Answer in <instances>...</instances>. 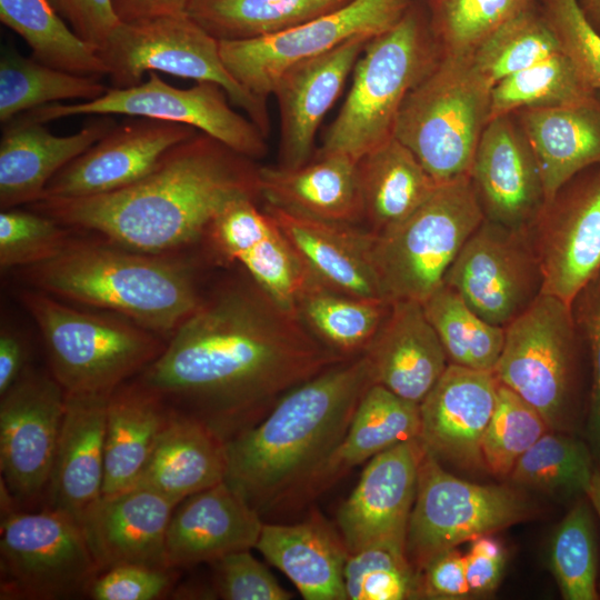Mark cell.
Instances as JSON below:
<instances>
[{"label":"cell","mask_w":600,"mask_h":600,"mask_svg":"<svg viewBox=\"0 0 600 600\" xmlns=\"http://www.w3.org/2000/svg\"><path fill=\"white\" fill-rule=\"evenodd\" d=\"M346 359L246 273L203 292L132 380L227 442L289 390Z\"/></svg>","instance_id":"cell-1"},{"label":"cell","mask_w":600,"mask_h":600,"mask_svg":"<svg viewBox=\"0 0 600 600\" xmlns=\"http://www.w3.org/2000/svg\"><path fill=\"white\" fill-rule=\"evenodd\" d=\"M239 198L260 199L259 167L198 131L130 186L90 197L41 199L27 208L130 250L178 257L204 240L216 217Z\"/></svg>","instance_id":"cell-2"},{"label":"cell","mask_w":600,"mask_h":600,"mask_svg":"<svg viewBox=\"0 0 600 600\" xmlns=\"http://www.w3.org/2000/svg\"><path fill=\"white\" fill-rule=\"evenodd\" d=\"M373 383L359 354L292 388L226 442L224 482L259 513L284 508L341 442Z\"/></svg>","instance_id":"cell-3"},{"label":"cell","mask_w":600,"mask_h":600,"mask_svg":"<svg viewBox=\"0 0 600 600\" xmlns=\"http://www.w3.org/2000/svg\"><path fill=\"white\" fill-rule=\"evenodd\" d=\"M13 272L23 287L118 314L166 341L203 293L184 256L149 254L73 233L52 259Z\"/></svg>","instance_id":"cell-4"},{"label":"cell","mask_w":600,"mask_h":600,"mask_svg":"<svg viewBox=\"0 0 600 600\" xmlns=\"http://www.w3.org/2000/svg\"><path fill=\"white\" fill-rule=\"evenodd\" d=\"M18 299L41 334L50 373L67 394L110 396L166 347L161 337L114 313L81 310L28 287Z\"/></svg>","instance_id":"cell-5"},{"label":"cell","mask_w":600,"mask_h":600,"mask_svg":"<svg viewBox=\"0 0 600 600\" xmlns=\"http://www.w3.org/2000/svg\"><path fill=\"white\" fill-rule=\"evenodd\" d=\"M439 56L419 16L408 7L392 27L366 43L344 102L316 152L358 161L390 139L404 99Z\"/></svg>","instance_id":"cell-6"},{"label":"cell","mask_w":600,"mask_h":600,"mask_svg":"<svg viewBox=\"0 0 600 600\" xmlns=\"http://www.w3.org/2000/svg\"><path fill=\"white\" fill-rule=\"evenodd\" d=\"M492 88L471 54L441 52L404 99L393 137L412 151L437 183L470 174L490 119Z\"/></svg>","instance_id":"cell-7"},{"label":"cell","mask_w":600,"mask_h":600,"mask_svg":"<svg viewBox=\"0 0 600 600\" xmlns=\"http://www.w3.org/2000/svg\"><path fill=\"white\" fill-rule=\"evenodd\" d=\"M470 176L439 183L410 216L370 231L372 262L387 301L423 302L444 278L466 241L484 220Z\"/></svg>","instance_id":"cell-8"},{"label":"cell","mask_w":600,"mask_h":600,"mask_svg":"<svg viewBox=\"0 0 600 600\" xmlns=\"http://www.w3.org/2000/svg\"><path fill=\"white\" fill-rule=\"evenodd\" d=\"M579 331L572 308L540 293L504 327L493 374L531 404L554 431L571 433L577 421Z\"/></svg>","instance_id":"cell-9"},{"label":"cell","mask_w":600,"mask_h":600,"mask_svg":"<svg viewBox=\"0 0 600 600\" xmlns=\"http://www.w3.org/2000/svg\"><path fill=\"white\" fill-rule=\"evenodd\" d=\"M99 52L112 87L138 84L150 71L213 82L267 138L270 134L267 101L240 86L222 60L219 40L188 13L121 22Z\"/></svg>","instance_id":"cell-10"},{"label":"cell","mask_w":600,"mask_h":600,"mask_svg":"<svg viewBox=\"0 0 600 600\" xmlns=\"http://www.w3.org/2000/svg\"><path fill=\"white\" fill-rule=\"evenodd\" d=\"M531 513L532 506L520 491L460 479L423 447L406 553L420 572L438 553L506 529Z\"/></svg>","instance_id":"cell-11"},{"label":"cell","mask_w":600,"mask_h":600,"mask_svg":"<svg viewBox=\"0 0 600 600\" xmlns=\"http://www.w3.org/2000/svg\"><path fill=\"white\" fill-rule=\"evenodd\" d=\"M1 599L58 600L88 594L100 573L81 526L44 508L2 513Z\"/></svg>","instance_id":"cell-12"},{"label":"cell","mask_w":600,"mask_h":600,"mask_svg":"<svg viewBox=\"0 0 600 600\" xmlns=\"http://www.w3.org/2000/svg\"><path fill=\"white\" fill-rule=\"evenodd\" d=\"M147 74V80L138 84L108 88L94 100L52 103L22 114L41 123L88 114L151 118L189 126L254 161L267 156L268 138L247 116L231 107L221 86L201 81L181 89L154 71Z\"/></svg>","instance_id":"cell-13"},{"label":"cell","mask_w":600,"mask_h":600,"mask_svg":"<svg viewBox=\"0 0 600 600\" xmlns=\"http://www.w3.org/2000/svg\"><path fill=\"white\" fill-rule=\"evenodd\" d=\"M408 7L409 0H353L336 11L272 36L219 41L220 53L240 86L267 101L288 68L351 39L372 38L383 32L403 16Z\"/></svg>","instance_id":"cell-14"},{"label":"cell","mask_w":600,"mask_h":600,"mask_svg":"<svg viewBox=\"0 0 600 600\" xmlns=\"http://www.w3.org/2000/svg\"><path fill=\"white\" fill-rule=\"evenodd\" d=\"M444 284L479 317L504 328L542 292V273L530 231L484 218L451 264Z\"/></svg>","instance_id":"cell-15"},{"label":"cell","mask_w":600,"mask_h":600,"mask_svg":"<svg viewBox=\"0 0 600 600\" xmlns=\"http://www.w3.org/2000/svg\"><path fill=\"white\" fill-rule=\"evenodd\" d=\"M0 469L12 499H44L67 393L51 373L27 369L0 396Z\"/></svg>","instance_id":"cell-16"},{"label":"cell","mask_w":600,"mask_h":600,"mask_svg":"<svg viewBox=\"0 0 600 600\" xmlns=\"http://www.w3.org/2000/svg\"><path fill=\"white\" fill-rule=\"evenodd\" d=\"M542 292L568 304L600 272V163L547 202L530 229Z\"/></svg>","instance_id":"cell-17"},{"label":"cell","mask_w":600,"mask_h":600,"mask_svg":"<svg viewBox=\"0 0 600 600\" xmlns=\"http://www.w3.org/2000/svg\"><path fill=\"white\" fill-rule=\"evenodd\" d=\"M197 132L180 123L129 117L59 171L41 199L90 197L130 186L147 176L168 150Z\"/></svg>","instance_id":"cell-18"},{"label":"cell","mask_w":600,"mask_h":600,"mask_svg":"<svg viewBox=\"0 0 600 600\" xmlns=\"http://www.w3.org/2000/svg\"><path fill=\"white\" fill-rule=\"evenodd\" d=\"M257 202L254 198L229 202L204 240L216 256L239 264L278 304L297 313L298 300L314 278L276 221Z\"/></svg>","instance_id":"cell-19"},{"label":"cell","mask_w":600,"mask_h":600,"mask_svg":"<svg viewBox=\"0 0 600 600\" xmlns=\"http://www.w3.org/2000/svg\"><path fill=\"white\" fill-rule=\"evenodd\" d=\"M422 451L420 439H414L393 446L368 461L337 516L349 553L380 543L406 547Z\"/></svg>","instance_id":"cell-20"},{"label":"cell","mask_w":600,"mask_h":600,"mask_svg":"<svg viewBox=\"0 0 600 600\" xmlns=\"http://www.w3.org/2000/svg\"><path fill=\"white\" fill-rule=\"evenodd\" d=\"M469 176L486 219L530 231L546 204L543 183L534 153L510 114L488 121Z\"/></svg>","instance_id":"cell-21"},{"label":"cell","mask_w":600,"mask_h":600,"mask_svg":"<svg viewBox=\"0 0 600 600\" xmlns=\"http://www.w3.org/2000/svg\"><path fill=\"white\" fill-rule=\"evenodd\" d=\"M498 388L493 372L449 363L419 404L422 446L458 468L486 469L481 446Z\"/></svg>","instance_id":"cell-22"},{"label":"cell","mask_w":600,"mask_h":600,"mask_svg":"<svg viewBox=\"0 0 600 600\" xmlns=\"http://www.w3.org/2000/svg\"><path fill=\"white\" fill-rule=\"evenodd\" d=\"M369 39H351L288 68L279 77L272 90L280 117L278 167L294 169L312 159L317 131Z\"/></svg>","instance_id":"cell-23"},{"label":"cell","mask_w":600,"mask_h":600,"mask_svg":"<svg viewBox=\"0 0 600 600\" xmlns=\"http://www.w3.org/2000/svg\"><path fill=\"white\" fill-rule=\"evenodd\" d=\"M177 502L141 484L102 496L80 520L100 572L126 564L168 568L166 537Z\"/></svg>","instance_id":"cell-24"},{"label":"cell","mask_w":600,"mask_h":600,"mask_svg":"<svg viewBox=\"0 0 600 600\" xmlns=\"http://www.w3.org/2000/svg\"><path fill=\"white\" fill-rule=\"evenodd\" d=\"M262 526L260 513L221 481L174 508L166 537L167 566L213 563L232 552L256 548Z\"/></svg>","instance_id":"cell-25"},{"label":"cell","mask_w":600,"mask_h":600,"mask_svg":"<svg viewBox=\"0 0 600 600\" xmlns=\"http://www.w3.org/2000/svg\"><path fill=\"white\" fill-rule=\"evenodd\" d=\"M114 124L99 116L72 134L56 136L22 114L6 123L0 140L1 210L40 200L53 177Z\"/></svg>","instance_id":"cell-26"},{"label":"cell","mask_w":600,"mask_h":600,"mask_svg":"<svg viewBox=\"0 0 600 600\" xmlns=\"http://www.w3.org/2000/svg\"><path fill=\"white\" fill-rule=\"evenodd\" d=\"M104 394H67L46 491V508L78 523L102 497L107 402Z\"/></svg>","instance_id":"cell-27"},{"label":"cell","mask_w":600,"mask_h":600,"mask_svg":"<svg viewBox=\"0 0 600 600\" xmlns=\"http://www.w3.org/2000/svg\"><path fill=\"white\" fill-rule=\"evenodd\" d=\"M373 382L420 404L449 366L421 302L398 300L362 353Z\"/></svg>","instance_id":"cell-28"},{"label":"cell","mask_w":600,"mask_h":600,"mask_svg":"<svg viewBox=\"0 0 600 600\" xmlns=\"http://www.w3.org/2000/svg\"><path fill=\"white\" fill-rule=\"evenodd\" d=\"M263 209L320 283L354 297L387 301L372 262L369 230L272 206L264 204Z\"/></svg>","instance_id":"cell-29"},{"label":"cell","mask_w":600,"mask_h":600,"mask_svg":"<svg viewBox=\"0 0 600 600\" xmlns=\"http://www.w3.org/2000/svg\"><path fill=\"white\" fill-rule=\"evenodd\" d=\"M259 190L267 206L328 222H363L358 161L346 154L314 152L294 169L259 167Z\"/></svg>","instance_id":"cell-30"},{"label":"cell","mask_w":600,"mask_h":600,"mask_svg":"<svg viewBox=\"0 0 600 600\" xmlns=\"http://www.w3.org/2000/svg\"><path fill=\"white\" fill-rule=\"evenodd\" d=\"M420 407L381 384L364 392L341 442L284 508L316 498L352 468L401 442L420 439Z\"/></svg>","instance_id":"cell-31"},{"label":"cell","mask_w":600,"mask_h":600,"mask_svg":"<svg viewBox=\"0 0 600 600\" xmlns=\"http://www.w3.org/2000/svg\"><path fill=\"white\" fill-rule=\"evenodd\" d=\"M256 549L282 571L306 600H347L349 551L341 534L313 512L294 524L263 523Z\"/></svg>","instance_id":"cell-32"},{"label":"cell","mask_w":600,"mask_h":600,"mask_svg":"<svg viewBox=\"0 0 600 600\" xmlns=\"http://www.w3.org/2000/svg\"><path fill=\"white\" fill-rule=\"evenodd\" d=\"M537 159L546 203L579 172L600 163V99L519 111Z\"/></svg>","instance_id":"cell-33"},{"label":"cell","mask_w":600,"mask_h":600,"mask_svg":"<svg viewBox=\"0 0 600 600\" xmlns=\"http://www.w3.org/2000/svg\"><path fill=\"white\" fill-rule=\"evenodd\" d=\"M172 414V408L133 380L109 396L102 496L137 484Z\"/></svg>","instance_id":"cell-34"},{"label":"cell","mask_w":600,"mask_h":600,"mask_svg":"<svg viewBox=\"0 0 600 600\" xmlns=\"http://www.w3.org/2000/svg\"><path fill=\"white\" fill-rule=\"evenodd\" d=\"M226 470V441L197 419L173 410L137 484L179 504L224 481Z\"/></svg>","instance_id":"cell-35"},{"label":"cell","mask_w":600,"mask_h":600,"mask_svg":"<svg viewBox=\"0 0 600 600\" xmlns=\"http://www.w3.org/2000/svg\"><path fill=\"white\" fill-rule=\"evenodd\" d=\"M358 173L363 222L373 233L401 222L439 184L412 151L393 136L358 160Z\"/></svg>","instance_id":"cell-36"},{"label":"cell","mask_w":600,"mask_h":600,"mask_svg":"<svg viewBox=\"0 0 600 600\" xmlns=\"http://www.w3.org/2000/svg\"><path fill=\"white\" fill-rule=\"evenodd\" d=\"M353 0H190L187 13L219 41L272 36Z\"/></svg>","instance_id":"cell-37"},{"label":"cell","mask_w":600,"mask_h":600,"mask_svg":"<svg viewBox=\"0 0 600 600\" xmlns=\"http://www.w3.org/2000/svg\"><path fill=\"white\" fill-rule=\"evenodd\" d=\"M0 20L27 42L39 62L81 76H107L98 49L81 39L49 0H0Z\"/></svg>","instance_id":"cell-38"},{"label":"cell","mask_w":600,"mask_h":600,"mask_svg":"<svg viewBox=\"0 0 600 600\" xmlns=\"http://www.w3.org/2000/svg\"><path fill=\"white\" fill-rule=\"evenodd\" d=\"M390 303L328 288L313 279L297 303L306 327L344 358L362 354L383 322Z\"/></svg>","instance_id":"cell-39"},{"label":"cell","mask_w":600,"mask_h":600,"mask_svg":"<svg viewBox=\"0 0 600 600\" xmlns=\"http://www.w3.org/2000/svg\"><path fill=\"white\" fill-rule=\"evenodd\" d=\"M107 87L99 78L49 67L4 48L0 58V121L6 124L37 108L66 100L90 101Z\"/></svg>","instance_id":"cell-40"},{"label":"cell","mask_w":600,"mask_h":600,"mask_svg":"<svg viewBox=\"0 0 600 600\" xmlns=\"http://www.w3.org/2000/svg\"><path fill=\"white\" fill-rule=\"evenodd\" d=\"M422 307L449 363L493 372L503 347L504 328L479 317L444 283L422 302Z\"/></svg>","instance_id":"cell-41"},{"label":"cell","mask_w":600,"mask_h":600,"mask_svg":"<svg viewBox=\"0 0 600 600\" xmlns=\"http://www.w3.org/2000/svg\"><path fill=\"white\" fill-rule=\"evenodd\" d=\"M597 93L560 51L497 82L491 90L490 119L524 109L576 104Z\"/></svg>","instance_id":"cell-42"},{"label":"cell","mask_w":600,"mask_h":600,"mask_svg":"<svg viewBox=\"0 0 600 600\" xmlns=\"http://www.w3.org/2000/svg\"><path fill=\"white\" fill-rule=\"evenodd\" d=\"M587 442L550 430L521 456L509 477L517 486L549 493L586 494L596 469Z\"/></svg>","instance_id":"cell-43"},{"label":"cell","mask_w":600,"mask_h":600,"mask_svg":"<svg viewBox=\"0 0 600 600\" xmlns=\"http://www.w3.org/2000/svg\"><path fill=\"white\" fill-rule=\"evenodd\" d=\"M561 51L547 18L528 8L491 33L471 54L492 84Z\"/></svg>","instance_id":"cell-44"},{"label":"cell","mask_w":600,"mask_h":600,"mask_svg":"<svg viewBox=\"0 0 600 600\" xmlns=\"http://www.w3.org/2000/svg\"><path fill=\"white\" fill-rule=\"evenodd\" d=\"M591 503L578 501L553 532L549 561L566 600H597V544Z\"/></svg>","instance_id":"cell-45"},{"label":"cell","mask_w":600,"mask_h":600,"mask_svg":"<svg viewBox=\"0 0 600 600\" xmlns=\"http://www.w3.org/2000/svg\"><path fill=\"white\" fill-rule=\"evenodd\" d=\"M347 600H404L421 598L420 572L406 547L380 543L350 553L344 567Z\"/></svg>","instance_id":"cell-46"},{"label":"cell","mask_w":600,"mask_h":600,"mask_svg":"<svg viewBox=\"0 0 600 600\" xmlns=\"http://www.w3.org/2000/svg\"><path fill=\"white\" fill-rule=\"evenodd\" d=\"M549 430L531 404L499 383L496 408L481 446L484 468L494 476H509L521 456Z\"/></svg>","instance_id":"cell-47"},{"label":"cell","mask_w":600,"mask_h":600,"mask_svg":"<svg viewBox=\"0 0 600 600\" xmlns=\"http://www.w3.org/2000/svg\"><path fill=\"white\" fill-rule=\"evenodd\" d=\"M530 0H439L434 32L442 53L470 56L497 29L528 8Z\"/></svg>","instance_id":"cell-48"},{"label":"cell","mask_w":600,"mask_h":600,"mask_svg":"<svg viewBox=\"0 0 600 600\" xmlns=\"http://www.w3.org/2000/svg\"><path fill=\"white\" fill-rule=\"evenodd\" d=\"M71 236V229L29 208L1 210V271L17 270L52 259L62 251Z\"/></svg>","instance_id":"cell-49"},{"label":"cell","mask_w":600,"mask_h":600,"mask_svg":"<svg viewBox=\"0 0 600 600\" xmlns=\"http://www.w3.org/2000/svg\"><path fill=\"white\" fill-rule=\"evenodd\" d=\"M547 19L561 51L600 92V32L587 18L579 0H550Z\"/></svg>","instance_id":"cell-50"},{"label":"cell","mask_w":600,"mask_h":600,"mask_svg":"<svg viewBox=\"0 0 600 600\" xmlns=\"http://www.w3.org/2000/svg\"><path fill=\"white\" fill-rule=\"evenodd\" d=\"M571 308L577 329L589 349L591 390L586 434L600 467V272L577 294Z\"/></svg>","instance_id":"cell-51"},{"label":"cell","mask_w":600,"mask_h":600,"mask_svg":"<svg viewBox=\"0 0 600 600\" xmlns=\"http://www.w3.org/2000/svg\"><path fill=\"white\" fill-rule=\"evenodd\" d=\"M216 589L226 600H289L292 593L283 589L268 568L249 550L224 556L213 562Z\"/></svg>","instance_id":"cell-52"},{"label":"cell","mask_w":600,"mask_h":600,"mask_svg":"<svg viewBox=\"0 0 600 600\" xmlns=\"http://www.w3.org/2000/svg\"><path fill=\"white\" fill-rule=\"evenodd\" d=\"M173 569L126 564L100 572L88 596L94 600H154L172 586Z\"/></svg>","instance_id":"cell-53"},{"label":"cell","mask_w":600,"mask_h":600,"mask_svg":"<svg viewBox=\"0 0 600 600\" xmlns=\"http://www.w3.org/2000/svg\"><path fill=\"white\" fill-rule=\"evenodd\" d=\"M71 29L100 51L121 23L112 0H49Z\"/></svg>","instance_id":"cell-54"},{"label":"cell","mask_w":600,"mask_h":600,"mask_svg":"<svg viewBox=\"0 0 600 600\" xmlns=\"http://www.w3.org/2000/svg\"><path fill=\"white\" fill-rule=\"evenodd\" d=\"M420 594L421 598L428 599L470 597L464 556L456 548L434 556L420 571Z\"/></svg>","instance_id":"cell-55"},{"label":"cell","mask_w":600,"mask_h":600,"mask_svg":"<svg viewBox=\"0 0 600 600\" xmlns=\"http://www.w3.org/2000/svg\"><path fill=\"white\" fill-rule=\"evenodd\" d=\"M506 564V551L502 544L490 534L471 541L464 556L466 578L470 596H484L499 584Z\"/></svg>","instance_id":"cell-56"},{"label":"cell","mask_w":600,"mask_h":600,"mask_svg":"<svg viewBox=\"0 0 600 600\" xmlns=\"http://www.w3.org/2000/svg\"><path fill=\"white\" fill-rule=\"evenodd\" d=\"M28 347L20 333L7 323L0 329V396L28 369Z\"/></svg>","instance_id":"cell-57"},{"label":"cell","mask_w":600,"mask_h":600,"mask_svg":"<svg viewBox=\"0 0 600 600\" xmlns=\"http://www.w3.org/2000/svg\"><path fill=\"white\" fill-rule=\"evenodd\" d=\"M121 22L187 13L190 0H112Z\"/></svg>","instance_id":"cell-58"},{"label":"cell","mask_w":600,"mask_h":600,"mask_svg":"<svg viewBox=\"0 0 600 600\" xmlns=\"http://www.w3.org/2000/svg\"><path fill=\"white\" fill-rule=\"evenodd\" d=\"M586 496L600 520V467L594 469Z\"/></svg>","instance_id":"cell-59"},{"label":"cell","mask_w":600,"mask_h":600,"mask_svg":"<svg viewBox=\"0 0 600 600\" xmlns=\"http://www.w3.org/2000/svg\"><path fill=\"white\" fill-rule=\"evenodd\" d=\"M589 21L600 32V0H579Z\"/></svg>","instance_id":"cell-60"}]
</instances>
